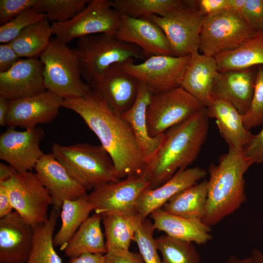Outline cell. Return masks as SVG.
Segmentation results:
<instances>
[{"label": "cell", "mask_w": 263, "mask_h": 263, "mask_svg": "<svg viewBox=\"0 0 263 263\" xmlns=\"http://www.w3.org/2000/svg\"><path fill=\"white\" fill-rule=\"evenodd\" d=\"M62 107L77 113L97 136L121 179L141 175L146 162L129 123L92 90L84 96L64 99Z\"/></svg>", "instance_id": "cell-1"}, {"label": "cell", "mask_w": 263, "mask_h": 263, "mask_svg": "<svg viewBox=\"0 0 263 263\" xmlns=\"http://www.w3.org/2000/svg\"><path fill=\"white\" fill-rule=\"evenodd\" d=\"M208 118L204 107L164 133L160 147L146 163L141 175L150 183V188L162 185L194 161L207 138Z\"/></svg>", "instance_id": "cell-2"}, {"label": "cell", "mask_w": 263, "mask_h": 263, "mask_svg": "<svg viewBox=\"0 0 263 263\" xmlns=\"http://www.w3.org/2000/svg\"><path fill=\"white\" fill-rule=\"evenodd\" d=\"M252 165L243 150L228 147L217 165L209 166L203 222L211 227L233 213L245 201L244 175Z\"/></svg>", "instance_id": "cell-3"}, {"label": "cell", "mask_w": 263, "mask_h": 263, "mask_svg": "<svg viewBox=\"0 0 263 263\" xmlns=\"http://www.w3.org/2000/svg\"><path fill=\"white\" fill-rule=\"evenodd\" d=\"M51 153L87 190L120 179L112 158L101 145L87 143L66 146L54 143Z\"/></svg>", "instance_id": "cell-4"}, {"label": "cell", "mask_w": 263, "mask_h": 263, "mask_svg": "<svg viewBox=\"0 0 263 263\" xmlns=\"http://www.w3.org/2000/svg\"><path fill=\"white\" fill-rule=\"evenodd\" d=\"M74 50L81 76L89 85L113 64L147 58L139 47L104 33L79 38Z\"/></svg>", "instance_id": "cell-5"}, {"label": "cell", "mask_w": 263, "mask_h": 263, "mask_svg": "<svg viewBox=\"0 0 263 263\" xmlns=\"http://www.w3.org/2000/svg\"><path fill=\"white\" fill-rule=\"evenodd\" d=\"M44 66L46 90L64 99L84 96L91 90L90 85L81 79L77 54L55 38L39 56Z\"/></svg>", "instance_id": "cell-6"}, {"label": "cell", "mask_w": 263, "mask_h": 263, "mask_svg": "<svg viewBox=\"0 0 263 263\" xmlns=\"http://www.w3.org/2000/svg\"><path fill=\"white\" fill-rule=\"evenodd\" d=\"M258 33L238 11H221L204 18L199 51L214 57L235 49Z\"/></svg>", "instance_id": "cell-7"}, {"label": "cell", "mask_w": 263, "mask_h": 263, "mask_svg": "<svg viewBox=\"0 0 263 263\" xmlns=\"http://www.w3.org/2000/svg\"><path fill=\"white\" fill-rule=\"evenodd\" d=\"M203 105L182 87L154 94L148 107L146 118L149 134L155 137L187 120Z\"/></svg>", "instance_id": "cell-8"}, {"label": "cell", "mask_w": 263, "mask_h": 263, "mask_svg": "<svg viewBox=\"0 0 263 263\" xmlns=\"http://www.w3.org/2000/svg\"><path fill=\"white\" fill-rule=\"evenodd\" d=\"M120 15L112 7L110 0H91L86 7L72 19L53 22V35L58 41L67 44L75 38L98 34L114 35Z\"/></svg>", "instance_id": "cell-9"}, {"label": "cell", "mask_w": 263, "mask_h": 263, "mask_svg": "<svg viewBox=\"0 0 263 263\" xmlns=\"http://www.w3.org/2000/svg\"><path fill=\"white\" fill-rule=\"evenodd\" d=\"M0 183L6 187L14 210L34 228L47 221L52 197L35 173L16 171Z\"/></svg>", "instance_id": "cell-10"}, {"label": "cell", "mask_w": 263, "mask_h": 263, "mask_svg": "<svg viewBox=\"0 0 263 263\" xmlns=\"http://www.w3.org/2000/svg\"><path fill=\"white\" fill-rule=\"evenodd\" d=\"M204 18L197 10L184 5L164 16L152 15L148 19L162 29L173 56L181 57L199 51Z\"/></svg>", "instance_id": "cell-11"}, {"label": "cell", "mask_w": 263, "mask_h": 263, "mask_svg": "<svg viewBox=\"0 0 263 263\" xmlns=\"http://www.w3.org/2000/svg\"><path fill=\"white\" fill-rule=\"evenodd\" d=\"M190 57L151 56L140 63L130 61L121 65L154 94L180 87Z\"/></svg>", "instance_id": "cell-12"}, {"label": "cell", "mask_w": 263, "mask_h": 263, "mask_svg": "<svg viewBox=\"0 0 263 263\" xmlns=\"http://www.w3.org/2000/svg\"><path fill=\"white\" fill-rule=\"evenodd\" d=\"M150 186L142 175L129 176L97 187L88 198L94 213L102 216L132 212L136 211L139 197Z\"/></svg>", "instance_id": "cell-13"}, {"label": "cell", "mask_w": 263, "mask_h": 263, "mask_svg": "<svg viewBox=\"0 0 263 263\" xmlns=\"http://www.w3.org/2000/svg\"><path fill=\"white\" fill-rule=\"evenodd\" d=\"M44 134L38 126L23 131L9 127L0 135V159L17 172L29 171L44 154L39 146Z\"/></svg>", "instance_id": "cell-14"}, {"label": "cell", "mask_w": 263, "mask_h": 263, "mask_svg": "<svg viewBox=\"0 0 263 263\" xmlns=\"http://www.w3.org/2000/svg\"><path fill=\"white\" fill-rule=\"evenodd\" d=\"M63 101V98L48 90L10 101L5 125L28 129L50 123L57 116Z\"/></svg>", "instance_id": "cell-15"}, {"label": "cell", "mask_w": 263, "mask_h": 263, "mask_svg": "<svg viewBox=\"0 0 263 263\" xmlns=\"http://www.w3.org/2000/svg\"><path fill=\"white\" fill-rule=\"evenodd\" d=\"M139 83L122 68L121 64L115 63L95 78L90 86L112 110L122 115L135 102Z\"/></svg>", "instance_id": "cell-16"}, {"label": "cell", "mask_w": 263, "mask_h": 263, "mask_svg": "<svg viewBox=\"0 0 263 263\" xmlns=\"http://www.w3.org/2000/svg\"><path fill=\"white\" fill-rule=\"evenodd\" d=\"M46 90L44 66L37 57L21 59L8 71L0 73V96L10 101Z\"/></svg>", "instance_id": "cell-17"}, {"label": "cell", "mask_w": 263, "mask_h": 263, "mask_svg": "<svg viewBox=\"0 0 263 263\" xmlns=\"http://www.w3.org/2000/svg\"><path fill=\"white\" fill-rule=\"evenodd\" d=\"M118 39L140 48L148 58L151 56H173L162 29L148 18H134L120 15L114 34Z\"/></svg>", "instance_id": "cell-18"}, {"label": "cell", "mask_w": 263, "mask_h": 263, "mask_svg": "<svg viewBox=\"0 0 263 263\" xmlns=\"http://www.w3.org/2000/svg\"><path fill=\"white\" fill-rule=\"evenodd\" d=\"M34 234V228L15 210L0 218V263H26Z\"/></svg>", "instance_id": "cell-19"}, {"label": "cell", "mask_w": 263, "mask_h": 263, "mask_svg": "<svg viewBox=\"0 0 263 263\" xmlns=\"http://www.w3.org/2000/svg\"><path fill=\"white\" fill-rule=\"evenodd\" d=\"M34 169L52 197L53 208L60 211L64 200L76 199L87 194V190L71 177L52 153L44 154Z\"/></svg>", "instance_id": "cell-20"}, {"label": "cell", "mask_w": 263, "mask_h": 263, "mask_svg": "<svg viewBox=\"0 0 263 263\" xmlns=\"http://www.w3.org/2000/svg\"><path fill=\"white\" fill-rule=\"evenodd\" d=\"M258 66L219 72L214 80L212 96L231 103L243 115L248 111L253 95Z\"/></svg>", "instance_id": "cell-21"}, {"label": "cell", "mask_w": 263, "mask_h": 263, "mask_svg": "<svg viewBox=\"0 0 263 263\" xmlns=\"http://www.w3.org/2000/svg\"><path fill=\"white\" fill-rule=\"evenodd\" d=\"M207 174L199 167L179 170L162 185L144 190L137 201L136 210L146 219L154 211L162 208L175 195L198 183Z\"/></svg>", "instance_id": "cell-22"}, {"label": "cell", "mask_w": 263, "mask_h": 263, "mask_svg": "<svg viewBox=\"0 0 263 263\" xmlns=\"http://www.w3.org/2000/svg\"><path fill=\"white\" fill-rule=\"evenodd\" d=\"M181 87L199 101L205 107L213 100L212 88L218 72L214 57L196 51L191 55Z\"/></svg>", "instance_id": "cell-23"}, {"label": "cell", "mask_w": 263, "mask_h": 263, "mask_svg": "<svg viewBox=\"0 0 263 263\" xmlns=\"http://www.w3.org/2000/svg\"><path fill=\"white\" fill-rule=\"evenodd\" d=\"M150 217L155 230L171 237L202 245L212 239L210 226L202 220L183 217L162 208L152 212Z\"/></svg>", "instance_id": "cell-24"}, {"label": "cell", "mask_w": 263, "mask_h": 263, "mask_svg": "<svg viewBox=\"0 0 263 263\" xmlns=\"http://www.w3.org/2000/svg\"><path fill=\"white\" fill-rule=\"evenodd\" d=\"M152 94L145 85L140 82L135 102L122 115L132 129L146 163L156 153L164 137V134L151 137L148 132L146 113Z\"/></svg>", "instance_id": "cell-25"}, {"label": "cell", "mask_w": 263, "mask_h": 263, "mask_svg": "<svg viewBox=\"0 0 263 263\" xmlns=\"http://www.w3.org/2000/svg\"><path fill=\"white\" fill-rule=\"evenodd\" d=\"M206 108L208 117L215 119L228 147L243 150L252 135L244 127L243 115L231 103L221 99H214Z\"/></svg>", "instance_id": "cell-26"}, {"label": "cell", "mask_w": 263, "mask_h": 263, "mask_svg": "<svg viewBox=\"0 0 263 263\" xmlns=\"http://www.w3.org/2000/svg\"><path fill=\"white\" fill-rule=\"evenodd\" d=\"M102 216L107 250H129L137 229L146 219L137 211Z\"/></svg>", "instance_id": "cell-27"}, {"label": "cell", "mask_w": 263, "mask_h": 263, "mask_svg": "<svg viewBox=\"0 0 263 263\" xmlns=\"http://www.w3.org/2000/svg\"><path fill=\"white\" fill-rule=\"evenodd\" d=\"M102 215L94 213L81 225L64 250L70 258L84 253L105 254L106 242L101 227Z\"/></svg>", "instance_id": "cell-28"}, {"label": "cell", "mask_w": 263, "mask_h": 263, "mask_svg": "<svg viewBox=\"0 0 263 263\" xmlns=\"http://www.w3.org/2000/svg\"><path fill=\"white\" fill-rule=\"evenodd\" d=\"M219 72L246 69L263 65V31L239 47L214 56Z\"/></svg>", "instance_id": "cell-29"}, {"label": "cell", "mask_w": 263, "mask_h": 263, "mask_svg": "<svg viewBox=\"0 0 263 263\" xmlns=\"http://www.w3.org/2000/svg\"><path fill=\"white\" fill-rule=\"evenodd\" d=\"M60 210L61 225L54 236L53 244L55 247L64 250L93 209L87 193L76 199L64 200Z\"/></svg>", "instance_id": "cell-30"}, {"label": "cell", "mask_w": 263, "mask_h": 263, "mask_svg": "<svg viewBox=\"0 0 263 263\" xmlns=\"http://www.w3.org/2000/svg\"><path fill=\"white\" fill-rule=\"evenodd\" d=\"M207 196V180H203L172 197L162 208L183 217L202 220Z\"/></svg>", "instance_id": "cell-31"}, {"label": "cell", "mask_w": 263, "mask_h": 263, "mask_svg": "<svg viewBox=\"0 0 263 263\" xmlns=\"http://www.w3.org/2000/svg\"><path fill=\"white\" fill-rule=\"evenodd\" d=\"M52 35L46 18L27 27L9 44L21 58L37 57L48 47Z\"/></svg>", "instance_id": "cell-32"}, {"label": "cell", "mask_w": 263, "mask_h": 263, "mask_svg": "<svg viewBox=\"0 0 263 263\" xmlns=\"http://www.w3.org/2000/svg\"><path fill=\"white\" fill-rule=\"evenodd\" d=\"M59 214V210L53 208L47 221L34 227L32 249L26 263H62L53 244V234Z\"/></svg>", "instance_id": "cell-33"}, {"label": "cell", "mask_w": 263, "mask_h": 263, "mask_svg": "<svg viewBox=\"0 0 263 263\" xmlns=\"http://www.w3.org/2000/svg\"><path fill=\"white\" fill-rule=\"evenodd\" d=\"M184 5L180 0H114L112 7L119 15L134 18H148L152 15L162 16Z\"/></svg>", "instance_id": "cell-34"}, {"label": "cell", "mask_w": 263, "mask_h": 263, "mask_svg": "<svg viewBox=\"0 0 263 263\" xmlns=\"http://www.w3.org/2000/svg\"><path fill=\"white\" fill-rule=\"evenodd\" d=\"M155 242L162 263H201L200 255L193 243L166 234L155 238Z\"/></svg>", "instance_id": "cell-35"}, {"label": "cell", "mask_w": 263, "mask_h": 263, "mask_svg": "<svg viewBox=\"0 0 263 263\" xmlns=\"http://www.w3.org/2000/svg\"><path fill=\"white\" fill-rule=\"evenodd\" d=\"M89 2V0H38L32 8L45 14L52 23L63 22L83 10Z\"/></svg>", "instance_id": "cell-36"}, {"label": "cell", "mask_w": 263, "mask_h": 263, "mask_svg": "<svg viewBox=\"0 0 263 263\" xmlns=\"http://www.w3.org/2000/svg\"><path fill=\"white\" fill-rule=\"evenodd\" d=\"M152 221L146 218L137 229L133 239L145 263H162L153 237Z\"/></svg>", "instance_id": "cell-37"}, {"label": "cell", "mask_w": 263, "mask_h": 263, "mask_svg": "<svg viewBox=\"0 0 263 263\" xmlns=\"http://www.w3.org/2000/svg\"><path fill=\"white\" fill-rule=\"evenodd\" d=\"M47 18L45 14L29 9L0 27V42L9 43L29 25Z\"/></svg>", "instance_id": "cell-38"}, {"label": "cell", "mask_w": 263, "mask_h": 263, "mask_svg": "<svg viewBox=\"0 0 263 263\" xmlns=\"http://www.w3.org/2000/svg\"><path fill=\"white\" fill-rule=\"evenodd\" d=\"M243 121L248 131L263 124V65L258 66L253 97L247 112L243 115Z\"/></svg>", "instance_id": "cell-39"}, {"label": "cell", "mask_w": 263, "mask_h": 263, "mask_svg": "<svg viewBox=\"0 0 263 263\" xmlns=\"http://www.w3.org/2000/svg\"><path fill=\"white\" fill-rule=\"evenodd\" d=\"M238 12L256 31H263V0H245Z\"/></svg>", "instance_id": "cell-40"}, {"label": "cell", "mask_w": 263, "mask_h": 263, "mask_svg": "<svg viewBox=\"0 0 263 263\" xmlns=\"http://www.w3.org/2000/svg\"><path fill=\"white\" fill-rule=\"evenodd\" d=\"M38 0H0V26L9 22L25 11L32 8Z\"/></svg>", "instance_id": "cell-41"}, {"label": "cell", "mask_w": 263, "mask_h": 263, "mask_svg": "<svg viewBox=\"0 0 263 263\" xmlns=\"http://www.w3.org/2000/svg\"><path fill=\"white\" fill-rule=\"evenodd\" d=\"M184 5L197 10L204 17L229 10L230 0H183Z\"/></svg>", "instance_id": "cell-42"}, {"label": "cell", "mask_w": 263, "mask_h": 263, "mask_svg": "<svg viewBox=\"0 0 263 263\" xmlns=\"http://www.w3.org/2000/svg\"><path fill=\"white\" fill-rule=\"evenodd\" d=\"M243 152L252 164L263 162V128L258 133L252 135Z\"/></svg>", "instance_id": "cell-43"}, {"label": "cell", "mask_w": 263, "mask_h": 263, "mask_svg": "<svg viewBox=\"0 0 263 263\" xmlns=\"http://www.w3.org/2000/svg\"><path fill=\"white\" fill-rule=\"evenodd\" d=\"M105 263H145L140 253L118 248L107 250Z\"/></svg>", "instance_id": "cell-44"}, {"label": "cell", "mask_w": 263, "mask_h": 263, "mask_svg": "<svg viewBox=\"0 0 263 263\" xmlns=\"http://www.w3.org/2000/svg\"><path fill=\"white\" fill-rule=\"evenodd\" d=\"M21 59L9 43L0 45V73L8 71Z\"/></svg>", "instance_id": "cell-45"}, {"label": "cell", "mask_w": 263, "mask_h": 263, "mask_svg": "<svg viewBox=\"0 0 263 263\" xmlns=\"http://www.w3.org/2000/svg\"><path fill=\"white\" fill-rule=\"evenodd\" d=\"M14 209L6 187L0 183V218L11 213Z\"/></svg>", "instance_id": "cell-46"}, {"label": "cell", "mask_w": 263, "mask_h": 263, "mask_svg": "<svg viewBox=\"0 0 263 263\" xmlns=\"http://www.w3.org/2000/svg\"><path fill=\"white\" fill-rule=\"evenodd\" d=\"M69 263H105V255L102 254L84 253L70 258Z\"/></svg>", "instance_id": "cell-47"}, {"label": "cell", "mask_w": 263, "mask_h": 263, "mask_svg": "<svg viewBox=\"0 0 263 263\" xmlns=\"http://www.w3.org/2000/svg\"><path fill=\"white\" fill-rule=\"evenodd\" d=\"M10 100L5 97L0 96V126L3 127L5 125V119L9 111Z\"/></svg>", "instance_id": "cell-48"}, {"label": "cell", "mask_w": 263, "mask_h": 263, "mask_svg": "<svg viewBox=\"0 0 263 263\" xmlns=\"http://www.w3.org/2000/svg\"><path fill=\"white\" fill-rule=\"evenodd\" d=\"M17 171L11 166L0 163V182L10 179Z\"/></svg>", "instance_id": "cell-49"}, {"label": "cell", "mask_w": 263, "mask_h": 263, "mask_svg": "<svg viewBox=\"0 0 263 263\" xmlns=\"http://www.w3.org/2000/svg\"><path fill=\"white\" fill-rule=\"evenodd\" d=\"M250 257L251 263H263V253L257 249H252Z\"/></svg>", "instance_id": "cell-50"}, {"label": "cell", "mask_w": 263, "mask_h": 263, "mask_svg": "<svg viewBox=\"0 0 263 263\" xmlns=\"http://www.w3.org/2000/svg\"><path fill=\"white\" fill-rule=\"evenodd\" d=\"M251 259L250 256L244 259H240L237 257L232 255L230 256L225 263H251Z\"/></svg>", "instance_id": "cell-51"}]
</instances>
